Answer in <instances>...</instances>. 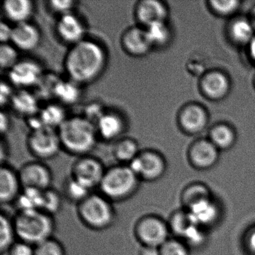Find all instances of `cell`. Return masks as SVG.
I'll return each instance as SVG.
<instances>
[{"label": "cell", "mask_w": 255, "mask_h": 255, "mask_svg": "<svg viewBox=\"0 0 255 255\" xmlns=\"http://www.w3.org/2000/svg\"><path fill=\"white\" fill-rule=\"evenodd\" d=\"M253 23L244 18L234 20L230 28V33L236 42L240 44L250 43L254 37Z\"/></svg>", "instance_id": "32"}, {"label": "cell", "mask_w": 255, "mask_h": 255, "mask_svg": "<svg viewBox=\"0 0 255 255\" xmlns=\"http://www.w3.org/2000/svg\"><path fill=\"white\" fill-rule=\"evenodd\" d=\"M106 169L98 158L86 155L80 156L73 164L71 177L92 191L99 188Z\"/></svg>", "instance_id": "9"}, {"label": "cell", "mask_w": 255, "mask_h": 255, "mask_svg": "<svg viewBox=\"0 0 255 255\" xmlns=\"http://www.w3.org/2000/svg\"><path fill=\"white\" fill-rule=\"evenodd\" d=\"M35 255H66V252L63 245L53 237L35 246Z\"/></svg>", "instance_id": "39"}, {"label": "cell", "mask_w": 255, "mask_h": 255, "mask_svg": "<svg viewBox=\"0 0 255 255\" xmlns=\"http://www.w3.org/2000/svg\"><path fill=\"white\" fill-rule=\"evenodd\" d=\"M77 2L73 0H51L48 2L50 11L57 14L59 17L74 12Z\"/></svg>", "instance_id": "40"}, {"label": "cell", "mask_w": 255, "mask_h": 255, "mask_svg": "<svg viewBox=\"0 0 255 255\" xmlns=\"http://www.w3.org/2000/svg\"><path fill=\"white\" fill-rule=\"evenodd\" d=\"M44 191L32 188H23L14 204L18 212L41 210Z\"/></svg>", "instance_id": "30"}, {"label": "cell", "mask_w": 255, "mask_h": 255, "mask_svg": "<svg viewBox=\"0 0 255 255\" xmlns=\"http://www.w3.org/2000/svg\"><path fill=\"white\" fill-rule=\"evenodd\" d=\"M168 14L166 5L158 0H140L134 6V19L137 25L143 28L158 22L166 21Z\"/></svg>", "instance_id": "14"}, {"label": "cell", "mask_w": 255, "mask_h": 255, "mask_svg": "<svg viewBox=\"0 0 255 255\" xmlns=\"http://www.w3.org/2000/svg\"><path fill=\"white\" fill-rule=\"evenodd\" d=\"M2 10L6 20L14 26L29 22L35 6L30 0H5L2 2Z\"/></svg>", "instance_id": "20"}, {"label": "cell", "mask_w": 255, "mask_h": 255, "mask_svg": "<svg viewBox=\"0 0 255 255\" xmlns=\"http://www.w3.org/2000/svg\"><path fill=\"white\" fill-rule=\"evenodd\" d=\"M95 127L99 138L107 141H116L122 138L126 129V121L118 112L107 110Z\"/></svg>", "instance_id": "17"}, {"label": "cell", "mask_w": 255, "mask_h": 255, "mask_svg": "<svg viewBox=\"0 0 255 255\" xmlns=\"http://www.w3.org/2000/svg\"><path fill=\"white\" fill-rule=\"evenodd\" d=\"M82 96V86L70 79L63 80L60 78L56 84L54 100L64 107L78 104Z\"/></svg>", "instance_id": "24"}, {"label": "cell", "mask_w": 255, "mask_h": 255, "mask_svg": "<svg viewBox=\"0 0 255 255\" xmlns=\"http://www.w3.org/2000/svg\"><path fill=\"white\" fill-rule=\"evenodd\" d=\"M188 212L195 224L207 231L216 226L222 216V207L215 196L195 206Z\"/></svg>", "instance_id": "16"}, {"label": "cell", "mask_w": 255, "mask_h": 255, "mask_svg": "<svg viewBox=\"0 0 255 255\" xmlns=\"http://www.w3.org/2000/svg\"><path fill=\"white\" fill-rule=\"evenodd\" d=\"M13 25L8 22L2 20L0 23V41L1 44H8L11 42L12 35Z\"/></svg>", "instance_id": "46"}, {"label": "cell", "mask_w": 255, "mask_h": 255, "mask_svg": "<svg viewBox=\"0 0 255 255\" xmlns=\"http://www.w3.org/2000/svg\"><path fill=\"white\" fill-rule=\"evenodd\" d=\"M23 188L45 191L51 188L53 174L50 168L41 162L24 164L18 171Z\"/></svg>", "instance_id": "11"}, {"label": "cell", "mask_w": 255, "mask_h": 255, "mask_svg": "<svg viewBox=\"0 0 255 255\" xmlns=\"http://www.w3.org/2000/svg\"><path fill=\"white\" fill-rule=\"evenodd\" d=\"M167 222L171 237L181 240L184 239L192 227L196 225L192 221L189 212L183 208L174 210Z\"/></svg>", "instance_id": "28"}, {"label": "cell", "mask_w": 255, "mask_h": 255, "mask_svg": "<svg viewBox=\"0 0 255 255\" xmlns=\"http://www.w3.org/2000/svg\"><path fill=\"white\" fill-rule=\"evenodd\" d=\"M128 165L141 181H157L165 175L167 170L166 161L164 156L152 149L141 150L138 156Z\"/></svg>", "instance_id": "7"}, {"label": "cell", "mask_w": 255, "mask_h": 255, "mask_svg": "<svg viewBox=\"0 0 255 255\" xmlns=\"http://www.w3.org/2000/svg\"><path fill=\"white\" fill-rule=\"evenodd\" d=\"M108 56L98 41L86 38L71 46L64 58L67 77L80 86L97 81L105 71Z\"/></svg>", "instance_id": "1"}, {"label": "cell", "mask_w": 255, "mask_h": 255, "mask_svg": "<svg viewBox=\"0 0 255 255\" xmlns=\"http://www.w3.org/2000/svg\"><path fill=\"white\" fill-rule=\"evenodd\" d=\"M219 149L211 141L201 140L192 144L189 150V159L195 169L206 171L213 168L219 161Z\"/></svg>", "instance_id": "15"}, {"label": "cell", "mask_w": 255, "mask_h": 255, "mask_svg": "<svg viewBox=\"0 0 255 255\" xmlns=\"http://www.w3.org/2000/svg\"><path fill=\"white\" fill-rule=\"evenodd\" d=\"M191 251L183 240L173 237L159 247L160 255H191Z\"/></svg>", "instance_id": "38"}, {"label": "cell", "mask_w": 255, "mask_h": 255, "mask_svg": "<svg viewBox=\"0 0 255 255\" xmlns=\"http://www.w3.org/2000/svg\"><path fill=\"white\" fill-rule=\"evenodd\" d=\"M23 189L18 171L2 165L0 169V201L3 204L15 202Z\"/></svg>", "instance_id": "19"}, {"label": "cell", "mask_w": 255, "mask_h": 255, "mask_svg": "<svg viewBox=\"0 0 255 255\" xmlns=\"http://www.w3.org/2000/svg\"><path fill=\"white\" fill-rule=\"evenodd\" d=\"M134 235L141 246L159 248L171 237L167 220L158 215L147 214L137 220Z\"/></svg>", "instance_id": "6"}, {"label": "cell", "mask_w": 255, "mask_h": 255, "mask_svg": "<svg viewBox=\"0 0 255 255\" xmlns=\"http://www.w3.org/2000/svg\"><path fill=\"white\" fill-rule=\"evenodd\" d=\"M79 219L87 228L94 231H104L113 226L116 213L113 202L102 194L92 192L77 204Z\"/></svg>", "instance_id": "5"}, {"label": "cell", "mask_w": 255, "mask_h": 255, "mask_svg": "<svg viewBox=\"0 0 255 255\" xmlns=\"http://www.w3.org/2000/svg\"><path fill=\"white\" fill-rule=\"evenodd\" d=\"M0 155H1V162H2V165H5V160L8 157V150L6 149V144L3 142V141H1V147H0Z\"/></svg>", "instance_id": "49"}, {"label": "cell", "mask_w": 255, "mask_h": 255, "mask_svg": "<svg viewBox=\"0 0 255 255\" xmlns=\"http://www.w3.org/2000/svg\"><path fill=\"white\" fill-rule=\"evenodd\" d=\"M17 239L13 219L2 213L0 216V252L7 253Z\"/></svg>", "instance_id": "31"}, {"label": "cell", "mask_w": 255, "mask_h": 255, "mask_svg": "<svg viewBox=\"0 0 255 255\" xmlns=\"http://www.w3.org/2000/svg\"><path fill=\"white\" fill-rule=\"evenodd\" d=\"M38 115L44 128L56 130H58L68 118L65 107L57 102L49 103L41 107Z\"/></svg>", "instance_id": "26"}, {"label": "cell", "mask_w": 255, "mask_h": 255, "mask_svg": "<svg viewBox=\"0 0 255 255\" xmlns=\"http://www.w3.org/2000/svg\"><path fill=\"white\" fill-rule=\"evenodd\" d=\"M92 193V190L72 177L66 180L63 186L64 196L68 201L77 204L81 203Z\"/></svg>", "instance_id": "33"}, {"label": "cell", "mask_w": 255, "mask_h": 255, "mask_svg": "<svg viewBox=\"0 0 255 255\" xmlns=\"http://www.w3.org/2000/svg\"><path fill=\"white\" fill-rule=\"evenodd\" d=\"M41 33L38 26L29 22L13 26L11 44L18 50L32 51L39 45Z\"/></svg>", "instance_id": "18"}, {"label": "cell", "mask_w": 255, "mask_h": 255, "mask_svg": "<svg viewBox=\"0 0 255 255\" xmlns=\"http://www.w3.org/2000/svg\"><path fill=\"white\" fill-rule=\"evenodd\" d=\"M107 110L101 103L91 102L83 109L82 116L95 125Z\"/></svg>", "instance_id": "41"}, {"label": "cell", "mask_w": 255, "mask_h": 255, "mask_svg": "<svg viewBox=\"0 0 255 255\" xmlns=\"http://www.w3.org/2000/svg\"><path fill=\"white\" fill-rule=\"evenodd\" d=\"M179 122L180 126L187 132H198L207 125V113L199 106H188L180 112Z\"/></svg>", "instance_id": "23"}, {"label": "cell", "mask_w": 255, "mask_h": 255, "mask_svg": "<svg viewBox=\"0 0 255 255\" xmlns=\"http://www.w3.org/2000/svg\"><path fill=\"white\" fill-rule=\"evenodd\" d=\"M210 139L218 149H228L233 145L235 135L230 127L220 125L213 128L210 132Z\"/></svg>", "instance_id": "34"}, {"label": "cell", "mask_w": 255, "mask_h": 255, "mask_svg": "<svg viewBox=\"0 0 255 255\" xmlns=\"http://www.w3.org/2000/svg\"><path fill=\"white\" fill-rule=\"evenodd\" d=\"M211 189L202 182H193L186 185L180 193L181 208L190 210L201 203L213 198Z\"/></svg>", "instance_id": "22"}, {"label": "cell", "mask_w": 255, "mask_h": 255, "mask_svg": "<svg viewBox=\"0 0 255 255\" xmlns=\"http://www.w3.org/2000/svg\"><path fill=\"white\" fill-rule=\"evenodd\" d=\"M204 94L212 99H221L228 94L230 84L222 73L213 71L205 75L201 82Z\"/></svg>", "instance_id": "25"}, {"label": "cell", "mask_w": 255, "mask_h": 255, "mask_svg": "<svg viewBox=\"0 0 255 255\" xmlns=\"http://www.w3.org/2000/svg\"><path fill=\"white\" fill-rule=\"evenodd\" d=\"M138 255H160L159 248L153 246H140Z\"/></svg>", "instance_id": "48"}, {"label": "cell", "mask_w": 255, "mask_h": 255, "mask_svg": "<svg viewBox=\"0 0 255 255\" xmlns=\"http://www.w3.org/2000/svg\"><path fill=\"white\" fill-rule=\"evenodd\" d=\"M249 53L252 59L255 61V38L252 39V41L249 43Z\"/></svg>", "instance_id": "50"}, {"label": "cell", "mask_w": 255, "mask_h": 255, "mask_svg": "<svg viewBox=\"0 0 255 255\" xmlns=\"http://www.w3.org/2000/svg\"><path fill=\"white\" fill-rule=\"evenodd\" d=\"M240 2L235 0L229 1H219L215 0L210 2V5L213 11L221 15H229L237 11L239 8Z\"/></svg>", "instance_id": "42"}, {"label": "cell", "mask_w": 255, "mask_h": 255, "mask_svg": "<svg viewBox=\"0 0 255 255\" xmlns=\"http://www.w3.org/2000/svg\"><path fill=\"white\" fill-rule=\"evenodd\" d=\"M26 146L29 151L40 160L53 159L62 148L58 131L49 128L30 131Z\"/></svg>", "instance_id": "8"}, {"label": "cell", "mask_w": 255, "mask_h": 255, "mask_svg": "<svg viewBox=\"0 0 255 255\" xmlns=\"http://www.w3.org/2000/svg\"><path fill=\"white\" fill-rule=\"evenodd\" d=\"M9 105L14 113L26 119L38 114L41 110L39 98L35 92L28 89H18L14 92Z\"/></svg>", "instance_id": "21"}, {"label": "cell", "mask_w": 255, "mask_h": 255, "mask_svg": "<svg viewBox=\"0 0 255 255\" xmlns=\"http://www.w3.org/2000/svg\"><path fill=\"white\" fill-rule=\"evenodd\" d=\"M8 255H35V246L17 240L7 252Z\"/></svg>", "instance_id": "44"}, {"label": "cell", "mask_w": 255, "mask_h": 255, "mask_svg": "<svg viewBox=\"0 0 255 255\" xmlns=\"http://www.w3.org/2000/svg\"><path fill=\"white\" fill-rule=\"evenodd\" d=\"M62 195L54 189H47L43 195L41 210L53 216L62 210Z\"/></svg>", "instance_id": "36"}, {"label": "cell", "mask_w": 255, "mask_h": 255, "mask_svg": "<svg viewBox=\"0 0 255 255\" xmlns=\"http://www.w3.org/2000/svg\"><path fill=\"white\" fill-rule=\"evenodd\" d=\"M254 26L255 27V24H254Z\"/></svg>", "instance_id": "51"}, {"label": "cell", "mask_w": 255, "mask_h": 255, "mask_svg": "<svg viewBox=\"0 0 255 255\" xmlns=\"http://www.w3.org/2000/svg\"><path fill=\"white\" fill-rule=\"evenodd\" d=\"M62 147L71 154L86 156L96 146V127L82 116L68 117L58 129Z\"/></svg>", "instance_id": "2"}, {"label": "cell", "mask_w": 255, "mask_h": 255, "mask_svg": "<svg viewBox=\"0 0 255 255\" xmlns=\"http://www.w3.org/2000/svg\"><path fill=\"white\" fill-rule=\"evenodd\" d=\"M14 93V91H13L11 83L2 80L0 83V102L2 109L5 106L9 105Z\"/></svg>", "instance_id": "45"}, {"label": "cell", "mask_w": 255, "mask_h": 255, "mask_svg": "<svg viewBox=\"0 0 255 255\" xmlns=\"http://www.w3.org/2000/svg\"><path fill=\"white\" fill-rule=\"evenodd\" d=\"M44 71L39 62L34 59H20L7 72L8 81L18 89H35Z\"/></svg>", "instance_id": "10"}, {"label": "cell", "mask_w": 255, "mask_h": 255, "mask_svg": "<svg viewBox=\"0 0 255 255\" xmlns=\"http://www.w3.org/2000/svg\"><path fill=\"white\" fill-rule=\"evenodd\" d=\"M120 44L125 53L134 58L144 57L153 50L145 29L138 25L128 27L122 32Z\"/></svg>", "instance_id": "13"}, {"label": "cell", "mask_w": 255, "mask_h": 255, "mask_svg": "<svg viewBox=\"0 0 255 255\" xmlns=\"http://www.w3.org/2000/svg\"><path fill=\"white\" fill-rule=\"evenodd\" d=\"M144 29L152 49L163 48L171 39V30L166 21L153 23Z\"/></svg>", "instance_id": "29"}, {"label": "cell", "mask_w": 255, "mask_h": 255, "mask_svg": "<svg viewBox=\"0 0 255 255\" xmlns=\"http://www.w3.org/2000/svg\"><path fill=\"white\" fill-rule=\"evenodd\" d=\"M59 80L60 78L53 73H44L34 92L39 99H54L55 89Z\"/></svg>", "instance_id": "35"}, {"label": "cell", "mask_w": 255, "mask_h": 255, "mask_svg": "<svg viewBox=\"0 0 255 255\" xmlns=\"http://www.w3.org/2000/svg\"><path fill=\"white\" fill-rule=\"evenodd\" d=\"M112 151L119 164L128 165L138 156L141 150L136 140L131 137H122L114 141Z\"/></svg>", "instance_id": "27"}, {"label": "cell", "mask_w": 255, "mask_h": 255, "mask_svg": "<svg viewBox=\"0 0 255 255\" xmlns=\"http://www.w3.org/2000/svg\"><path fill=\"white\" fill-rule=\"evenodd\" d=\"M243 247L248 255H255V225L248 228L243 237Z\"/></svg>", "instance_id": "43"}, {"label": "cell", "mask_w": 255, "mask_h": 255, "mask_svg": "<svg viewBox=\"0 0 255 255\" xmlns=\"http://www.w3.org/2000/svg\"><path fill=\"white\" fill-rule=\"evenodd\" d=\"M10 126H11V122L6 113L2 110L0 113V132L1 135H4L9 130Z\"/></svg>", "instance_id": "47"}, {"label": "cell", "mask_w": 255, "mask_h": 255, "mask_svg": "<svg viewBox=\"0 0 255 255\" xmlns=\"http://www.w3.org/2000/svg\"><path fill=\"white\" fill-rule=\"evenodd\" d=\"M140 179L128 165L117 164L106 169L100 185V193L112 202L132 198L139 188Z\"/></svg>", "instance_id": "4"}, {"label": "cell", "mask_w": 255, "mask_h": 255, "mask_svg": "<svg viewBox=\"0 0 255 255\" xmlns=\"http://www.w3.org/2000/svg\"><path fill=\"white\" fill-rule=\"evenodd\" d=\"M17 239L33 246L53 238L56 228L53 216L41 210L17 212L13 218Z\"/></svg>", "instance_id": "3"}, {"label": "cell", "mask_w": 255, "mask_h": 255, "mask_svg": "<svg viewBox=\"0 0 255 255\" xmlns=\"http://www.w3.org/2000/svg\"><path fill=\"white\" fill-rule=\"evenodd\" d=\"M18 50L11 43L0 45V68L8 72L19 62Z\"/></svg>", "instance_id": "37"}, {"label": "cell", "mask_w": 255, "mask_h": 255, "mask_svg": "<svg viewBox=\"0 0 255 255\" xmlns=\"http://www.w3.org/2000/svg\"><path fill=\"white\" fill-rule=\"evenodd\" d=\"M56 33L62 42L71 47L86 39V24L74 11L59 17L56 23Z\"/></svg>", "instance_id": "12"}]
</instances>
